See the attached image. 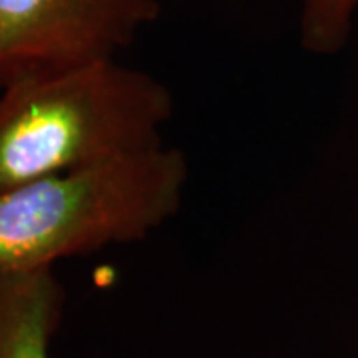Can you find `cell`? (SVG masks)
<instances>
[{
	"label": "cell",
	"mask_w": 358,
	"mask_h": 358,
	"mask_svg": "<svg viewBox=\"0 0 358 358\" xmlns=\"http://www.w3.org/2000/svg\"><path fill=\"white\" fill-rule=\"evenodd\" d=\"M0 189L164 145L173 96L115 58L0 90Z\"/></svg>",
	"instance_id": "obj_1"
},
{
	"label": "cell",
	"mask_w": 358,
	"mask_h": 358,
	"mask_svg": "<svg viewBox=\"0 0 358 358\" xmlns=\"http://www.w3.org/2000/svg\"><path fill=\"white\" fill-rule=\"evenodd\" d=\"M187 179L183 152L159 145L0 189V275L148 239L179 213Z\"/></svg>",
	"instance_id": "obj_2"
},
{
	"label": "cell",
	"mask_w": 358,
	"mask_h": 358,
	"mask_svg": "<svg viewBox=\"0 0 358 358\" xmlns=\"http://www.w3.org/2000/svg\"><path fill=\"white\" fill-rule=\"evenodd\" d=\"M159 14V0H0V90L115 58Z\"/></svg>",
	"instance_id": "obj_3"
},
{
	"label": "cell",
	"mask_w": 358,
	"mask_h": 358,
	"mask_svg": "<svg viewBox=\"0 0 358 358\" xmlns=\"http://www.w3.org/2000/svg\"><path fill=\"white\" fill-rule=\"evenodd\" d=\"M64 308L52 267L0 275V358H50Z\"/></svg>",
	"instance_id": "obj_4"
},
{
	"label": "cell",
	"mask_w": 358,
	"mask_h": 358,
	"mask_svg": "<svg viewBox=\"0 0 358 358\" xmlns=\"http://www.w3.org/2000/svg\"><path fill=\"white\" fill-rule=\"evenodd\" d=\"M358 0H299V32L313 54L341 50L350 34Z\"/></svg>",
	"instance_id": "obj_5"
}]
</instances>
